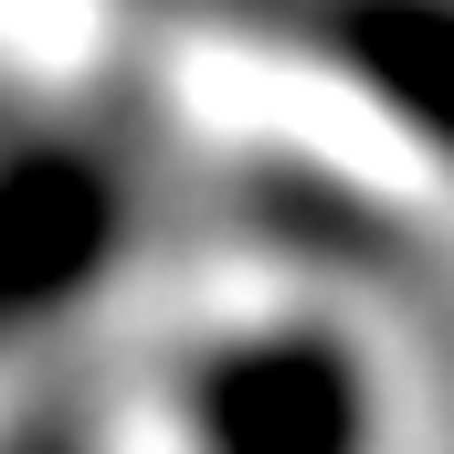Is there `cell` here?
Returning <instances> with one entry per match:
<instances>
[{
	"label": "cell",
	"instance_id": "cell-1",
	"mask_svg": "<svg viewBox=\"0 0 454 454\" xmlns=\"http://www.w3.org/2000/svg\"><path fill=\"white\" fill-rule=\"evenodd\" d=\"M127 243V169L106 148L43 137L0 159V339L96 296Z\"/></svg>",
	"mask_w": 454,
	"mask_h": 454
},
{
	"label": "cell",
	"instance_id": "cell-2",
	"mask_svg": "<svg viewBox=\"0 0 454 454\" xmlns=\"http://www.w3.org/2000/svg\"><path fill=\"white\" fill-rule=\"evenodd\" d=\"M201 454H370V370L328 328H264L191 380Z\"/></svg>",
	"mask_w": 454,
	"mask_h": 454
},
{
	"label": "cell",
	"instance_id": "cell-3",
	"mask_svg": "<svg viewBox=\"0 0 454 454\" xmlns=\"http://www.w3.org/2000/svg\"><path fill=\"white\" fill-rule=\"evenodd\" d=\"M275 21L328 53L380 116L454 159V0H286Z\"/></svg>",
	"mask_w": 454,
	"mask_h": 454
}]
</instances>
